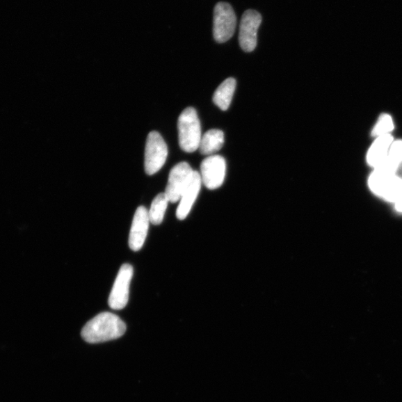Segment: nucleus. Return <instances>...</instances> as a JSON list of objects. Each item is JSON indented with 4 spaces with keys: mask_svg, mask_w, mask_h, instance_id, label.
Wrapping results in <instances>:
<instances>
[{
    "mask_svg": "<svg viewBox=\"0 0 402 402\" xmlns=\"http://www.w3.org/2000/svg\"><path fill=\"white\" fill-rule=\"evenodd\" d=\"M201 184L200 175L195 171L191 182L183 193L177 209V217L179 220H184L191 211L200 193Z\"/></svg>",
    "mask_w": 402,
    "mask_h": 402,
    "instance_id": "obj_12",
    "label": "nucleus"
},
{
    "mask_svg": "<svg viewBox=\"0 0 402 402\" xmlns=\"http://www.w3.org/2000/svg\"><path fill=\"white\" fill-rule=\"evenodd\" d=\"M396 209L399 211V213H402V198L399 199L396 203H395Z\"/></svg>",
    "mask_w": 402,
    "mask_h": 402,
    "instance_id": "obj_18",
    "label": "nucleus"
},
{
    "mask_svg": "<svg viewBox=\"0 0 402 402\" xmlns=\"http://www.w3.org/2000/svg\"><path fill=\"white\" fill-rule=\"evenodd\" d=\"M169 200L165 193L159 194L153 200L149 211L150 222L154 225H161L163 220Z\"/></svg>",
    "mask_w": 402,
    "mask_h": 402,
    "instance_id": "obj_15",
    "label": "nucleus"
},
{
    "mask_svg": "<svg viewBox=\"0 0 402 402\" xmlns=\"http://www.w3.org/2000/svg\"><path fill=\"white\" fill-rule=\"evenodd\" d=\"M402 164V140L394 141L390 146L387 161L378 168L397 173ZM377 169V168H376Z\"/></svg>",
    "mask_w": 402,
    "mask_h": 402,
    "instance_id": "obj_16",
    "label": "nucleus"
},
{
    "mask_svg": "<svg viewBox=\"0 0 402 402\" xmlns=\"http://www.w3.org/2000/svg\"><path fill=\"white\" fill-rule=\"evenodd\" d=\"M194 172L191 166L185 162L178 163L172 169L165 192L169 202L174 204L181 200Z\"/></svg>",
    "mask_w": 402,
    "mask_h": 402,
    "instance_id": "obj_6",
    "label": "nucleus"
},
{
    "mask_svg": "<svg viewBox=\"0 0 402 402\" xmlns=\"http://www.w3.org/2000/svg\"><path fill=\"white\" fill-rule=\"evenodd\" d=\"M168 156V147L160 134L151 132L147 136L145 152V170L149 175L160 171Z\"/></svg>",
    "mask_w": 402,
    "mask_h": 402,
    "instance_id": "obj_4",
    "label": "nucleus"
},
{
    "mask_svg": "<svg viewBox=\"0 0 402 402\" xmlns=\"http://www.w3.org/2000/svg\"><path fill=\"white\" fill-rule=\"evenodd\" d=\"M394 129V124L391 115L384 113L380 118L374 127L372 135L376 137L390 134Z\"/></svg>",
    "mask_w": 402,
    "mask_h": 402,
    "instance_id": "obj_17",
    "label": "nucleus"
},
{
    "mask_svg": "<svg viewBox=\"0 0 402 402\" xmlns=\"http://www.w3.org/2000/svg\"><path fill=\"white\" fill-rule=\"evenodd\" d=\"M224 143L223 131L218 129L209 130L201 138L199 150L201 154L211 156L218 152Z\"/></svg>",
    "mask_w": 402,
    "mask_h": 402,
    "instance_id": "obj_13",
    "label": "nucleus"
},
{
    "mask_svg": "<svg viewBox=\"0 0 402 402\" xmlns=\"http://www.w3.org/2000/svg\"><path fill=\"white\" fill-rule=\"evenodd\" d=\"M133 273V267L129 264H124L120 268L108 299V304L112 309H123L128 304Z\"/></svg>",
    "mask_w": 402,
    "mask_h": 402,
    "instance_id": "obj_7",
    "label": "nucleus"
},
{
    "mask_svg": "<svg viewBox=\"0 0 402 402\" xmlns=\"http://www.w3.org/2000/svg\"><path fill=\"white\" fill-rule=\"evenodd\" d=\"M236 16L234 8L227 3H218L214 9V35L219 44L225 43L234 36Z\"/></svg>",
    "mask_w": 402,
    "mask_h": 402,
    "instance_id": "obj_5",
    "label": "nucleus"
},
{
    "mask_svg": "<svg viewBox=\"0 0 402 402\" xmlns=\"http://www.w3.org/2000/svg\"><path fill=\"white\" fill-rule=\"evenodd\" d=\"M150 219L149 211L144 207L137 208L134 216L129 236V246L133 251H139L143 246L149 230Z\"/></svg>",
    "mask_w": 402,
    "mask_h": 402,
    "instance_id": "obj_10",
    "label": "nucleus"
},
{
    "mask_svg": "<svg viewBox=\"0 0 402 402\" xmlns=\"http://www.w3.org/2000/svg\"><path fill=\"white\" fill-rule=\"evenodd\" d=\"M368 185L377 196L396 203L402 198V177L383 168L374 169L370 175Z\"/></svg>",
    "mask_w": 402,
    "mask_h": 402,
    "instance_id": "obj_2",
    "label": "nucleus"
},
{
    "mask_svg": "<svg viewBox=\"0 0 402 402\" xmlns=\"http://www.w3.org/2000/svg\"><path fill=\"white\" fill-rule=\"evenodd\" d=\"M262 16L257 10H248L243 15L239 31V44L243 50L252 51L257 45V33Z\"/></svg>",
    "mask_w": 402,
    "mask_h": 402,
    "instance_id": "obj_9",
    "label": "nucleus"
},
{
    "mask_svg": "<svg viewBox=\"0 0 402 402\" xmlns=\"http://www.w3.org/2000/svg\"><path fill=\"white\" fill-rule=\"evenodd\" d=\"M125 332L126 325L120 316L102 312L83 326L81 336L88 343L99 344L118 339Z\"/></svg>",
    "mask_w": 402,
    "mask_h": 402,
    "instance_id": "obj_1",
    "label": "nucleus"
},
{
    "mask_svg": "<svg viewBox=\"0 0 402 402\" xmlns=\"http://www.w3.org/2000/svg\"><path fill=\"white\" fill-rule=\"evenodd\" d=\"M179 144L185 152L192 153L199 149L201 141V128L198 113L193 108H186L179 116Z\"/></svg>",
    "mask_w": 402,
    "mask_h": 402,
    "instance_id": "obj_3",
    "label": "nucleus"
},
{
    "mask_svg": "<svg viewBox=\"0 0 402 402\" xmlns=\"http://www.w3.org/2000/svg\"><path fill=\"white\" fill-rule=\"evenodd\" d=\"M226 161L219 155H211L200 166L202 183L209 189H216L223 184L226 175Z\"/></svg>",
    "mask_w": 402,
    "mask_h": 402,
    "instance_id": "obj_8",
    "label": "nucleus"
},
{
    "mask_svg": "<svg viewBox=\"0 0 402 402\" xmlns=\"http://www.w3.org/2000/svg\"><path fill=\"white\" fill-rule=\"evenodd\" d=\"M394 141V137L391 134L376 137L367 154L368 165L374 169L383 166L387 161L390 146Z\"/></svg>",
    "mask_w": 402,
    "mask_h": 402,
    "instance_id": "obj_11",
    "label": "nucleus"
},
{
    "mask_svg": "<svg viewBox=\"0 0 402 402\" xmlns=\"http://www.w3.org/2000/svg\"><path fill=\"white\" fill-rule=\"evenodd\" d=\"M236 81L234 79L229 78L221 83L214 93V102L222 111H227L234 97Z\"/></svg>",
    "mask_w": 402,
    "mask_h": 402,
    "instance_id": "obj_14",
    "label": "nucleus"
}]
</instances>
